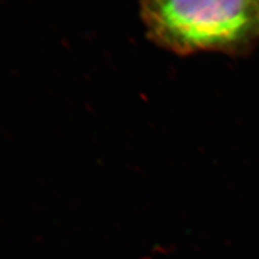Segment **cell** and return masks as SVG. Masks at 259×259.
I'll use <instances>...</instances> for the list:
<instances>
[{
    "label": "cell",
    "mask_w": 259,
    "mask_h": 259,
    "mask_svg": "<svg viewBox=\"0 0 259 259\" xmlns=\"http://www.w3.org/2000/svg\"><path fill=\"white\" fill-rule=\"evenodd\" d=\"M158 44L180 53L233 50L259 39V0H144Z\"/></svg>",
    "instance_id": "1"
}]
</instances>
